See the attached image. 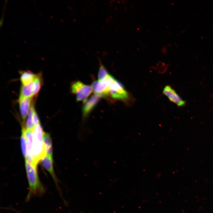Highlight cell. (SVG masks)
I'll return each mask as SVG.
<instances>
[{"mask_svg": "<svg viewBox=\"0 0 213 213\" xmlns=\"http://www.w3.org/2000/svg\"><path fill=\"white\" fill-rule=\"evenodd\" d=\"M25 165L28 183V191L25 199L27 202L33 196H42L46 189L39 179L37 166L26 162Z\"/></svg>", "mask_w": 213, "mask_h": 213, "instance_id": "1", "label": "cell"}, {"mask_svg": "<svg viewBox=\"0 0 213 213\" xmlns=\"http://www.w3.org/2000/svg\"><path fill=\"white\" fill-rule=\"evenodd\" d=\"M43 133L40 123L35 126L33 130L32 158L34 164L37 166L45 154L43 146Z\"/></svg>", "mask_w": 213, "mask_h": 213, "instance_id": "2", "label": "cell"}, {"mask_svg": "<svg viewBox=\"0 0 213 213\" xmlns=\"http://www.w3.org/2000/svg\"><path fill=\"white\" fill-rule=\"evenodd\" d=\"M105 80L108 86L109 95L117 99H128L129 97L128 93L121 83L109 74Z\"/></svg>", "mask_w": 213, "mask_h": 213, "instance_id": "3", "label": "cell"}, {"mask_svg": "<svg viewBox=\"0 0 213 213\" xmlns=\"http://www.w3.org/2000/svg\"><path fill=\"white\" fill-rule=\"evenodd\" d=\"M72 92L76 95L77 101L85 103L87 98L93 91L91 87L83 84L80 81L74 83L71 86Z\"/></svg>", "mask_w": 213, "mask_h": 213, "instance_id": "4", "label": "cell"}, {"mask_svg": "<svg viewBox=\"0 0 213 213\" xmlns=\"http://www.w3.org/2000/svg\"><path fill=\"white\" fill-rule=\"evenodd\" d=\"M42 165L49 172L52 178L59 191L60 195L62 196L59 187V180L54 172L53 165V159L45 154L41 158L40 161Z\"/></svg>", "mask_w": 213, "mask_h": 213, "instance_id": "5", "label": "cell"}, {"mask_svg": "<svg viewBox=\"0 0 213 213\" xmlns=\"http://www.w3.org/2000/svg\"><path fill=\"white\" fill-rule=\"evenodd\" d=\"M163 93L169 99L179 106H184L185 102L179 96L175 91L170 86L166 85L164 88Z\"/></svg>", "mask_w": 213, "mask_h": 213, "instance_id": "6", "label": "cell"}, {"mask_svg": "<svg viewBox=\"0 0 213 213\" xmlns=\"http://www.w3.org/2000/svg\"><path fill=\"white\" fill-rule=\"evenodd\" d=\"M25 137L27 144V155L25 158V162L30 163H33L32 158L33 130L26 129L24 126L22 127ZM34 164V163H33Z\"/></svg>", "mask_w": 213, "mask_h": 213, "instance_id": "7", "label": "cell"}, {"mask_svg": "<svg viewBox=\"0 0 213 213\" xmlns=\"http://www.w3.org/2000/svg\"><path fill=\"white\" fill-rule=\"evenodd\" d=\"M92 90L101 97L109 95V90L107 83L105 79L102 81H96L91 85Z\"/></svg>", "mask_w": 213, "mask_h": 213, "instance_id": "8", "label": "cell"}, {"mask_svg": "<svg viewBox=\"0 0 213 213\" xmlns=\"http://www.w3.org/2000/svg\"><path fill=\"white\" fill-rule=\"evenodd\" d=\"M31 98H19V102L21 117L24 121L27 116L31 105Z\"/></svg>", "mask_w": 213, "mask_h": 213, "instance_id": "9", "label": "cell"}, {"mask_svg": "<svg viewBox=\"0 0 213 213\" xmlns=\"http://www.w3.org/2000/svg\"><path fill=\"white\" fill-rule=\"evenodd\" d=\"M100 97L99 95L95 94L85 102L82 109L83 117H86L89 114L98 102Z\"/></svg>", "mask_w": 213, "mask_h": 213, "instance_id": "10", "label": "cell"}, {"mask_svg": "<svg viewBox=\"0 0 213 213\" xmlns=\"http://www.w3.org/2000/svg\"><path fill=\"white\" fill-rule=\"evenodd\" d=\"M43 142L45 154L52 159V141L49 133H44Z\"/></svg>", "mask_w": 213, "mask_h": 213, "instance_id": "11", "label": "cell"}, {"mask_svg": "<svg viewBox=\"0 0 213 213\" xmlns=\"http://www.w3.org/2000/svg\"><path fill=\"white\" fill-rule=\"evenodd\" d=\"M33 81L27 85H22L19 98H32L33 96Z\"/></svg>", "mask_w": 213, "mask_h": 213, "instance_id": "12", "label": "cell"}, {"mask_svg": "<svg viewBox=\"0 0 213 213\" xmlns=\"http://www.w3.org/2000/svg\"><path fill=\"white\" fill-rule=\"evenodd\" d=\"M20 80L22 85H26L32 82L37 75L29 71H24L21 73Z\"/></svg>", "mask_w": 213, "mask_h": 213, "instance_id": "13", "label": "cell"}, {"mask_svg": "<svg viewBox=\"0 0 213 213\" xmlns=\"http://www.w3.org/2000/svg\"><path fill=\"white\" fill-rule=\"evenodd\" d=\"M35 108L33 104H32L27 116L25 128L27 130H33L35 127L32 120V116Z\"/></svg>", "mask_w": 213, "mask_h": 213, "instance_id": "14", "label": "cell"}, {"mask_svg": "<svg viewBox=\"0 0 213 213\" xmlns=\"http://www.w3.org/2000/svg\"><path fill=\"white\" fill-rule=\"evenodd\" d=\"M100 67L98 72V81H101L104 80L109 75L106 68L102 64L101 60L99 59Z\"/></svg>", "mask_w": 213, "mask_h": 213, "instance_id": "15", "label": "cell"}, {"mask_svg": "<svg viewBox=\"0 0 213 213\" xmlns=\"http://www.w3.org/2000/svg\"><path fill=\"white\" fill-rule=\"evenodd\" d=\"M41 85V80L40 76L37 75L33 81V95L37 94L40 90Z\"/></svg>", "mask_w": 213, "mask_h": 213, "instance_id": "16", "label": "cell"}, {"mask_svg": "<svg viewBox=\"0 0 213 213\" xmlns=\"http://www.w3.org/2000/svg\"><path fill=\"white\" fill-rule=\"evenodd\" d=\"M20 143L22 153L25 159L27 155V144L24 130L22 128L20 138Z\"/></svg>", "mask_w": 213, "mask_h": 213, "instance_id": "17", "label": "cell"}, {"mask_svg": "<svg viewBox=\"0 0 213 213\" xmlns=\"http://www.w3.org/2000/svg\"><path fill=\"white\" fill-rule=\"evenodd\" d=\"M32 120L33 123L35 127L40 123L38 115L35 109L33 113Z\"/></svg>", "mask_w": 213, "mask_h": 213, "instance_id": "18", "label": "cell"}]
</instances>
